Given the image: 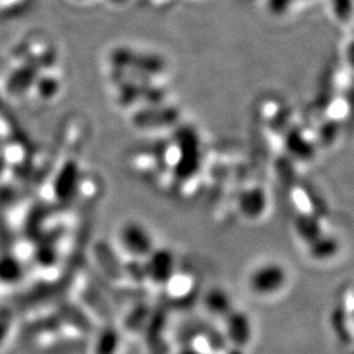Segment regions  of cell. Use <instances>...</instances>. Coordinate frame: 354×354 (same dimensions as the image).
Masks as SVG:
<instances>
[{
    "label": "cell",
    "mask_w": 354,
    "mask_h": 354,
    "mask_svg": "<svg viewBox=\"0 0 354 354\" xmlns=\"http://www.w3.org/2000/svg\"><path fill=\"white\" fill-rule=\"evenodd\" d=\"M289 283L290 272L288 266L277 260H266L256 264L245 279L248 292L263 299L279 297Z\"/></svg>",
    "instance_id": "1"
},
{
    "label": "cell",
    "mask_w": 354,
    "mask_h": 354,
    "mask_svg": "<svg viewBox=\"0 0 354 354\" xmlns=\"http://www.w3.org/2000/svg\"><path fill=\"white\" fill-rule=\"evenodd\" d=\"M117 241L124 252L143 261L158 247L151 230L140 221H127L117 232Z\"/></svg>",
    "instance_id": "2"
},
{
    "label": "cell",
    "mask_w": 354,
    "mask_h": 354,
    "mask_svg": "<svg viewBox=\"0 0 354 354\" xmlns=\"http://www.w3.org/2000/svg\"><path fill=\"white\" fill-rule=\"evenodd\" d=\"M143 274L153 286L165 288L176 279V253L167 247H156L143 261Z\"/></svg>",
    "instance_id": "3"
},
{
    "label": "cell",
    "mask_w": 354,
    "mask_h": 354,
    "mask_svg": "<svg viewBox=\"0 0 354 354\" xmlns=\"http://www.w3.org/2000/svg\"><path fill=\"white\" fill-rule=\"evenodd\" d=\"M222 322L228 344L238 349H244L252 342L254 328L252 317L247 311L235 307Z\"/></svg>",
    "instance_id": "4"
},
{
    "label": "cell",
    "mask_w": 354,
    "mask_h": 354,
    "mask_svg": "<svg viewBox=\"0 0 354 354\" xmlns=\"http://www.w3.org/2000/svg\"><path fill=\"white\" fill-rule=\"evenodd\" d=\"M201 304L206 314L221 320H223L236 307L231 292L222 286L209 288L203 292Z\"/></svg>",
    "instance_id": "5"
},
{
    "label": "cell",
    "mask_w": 354,
    "mask_h": 354,
    "mask_svg": "<svg viewBox=\"0 0 354 354\" xmlns=\"http://www.w3.org/2000/svg\"><path fill=\"white\" fill-rule=\"evenodd\" d=\"M292 227L297 238L304 243V247H307L327 232L323 219L317 215L308 213L298 215L292 223Z\"/></svg>",
    "instance_id": "6"
},
{
    "label": "cell",
    "mask_w": 354,
    "mask_h": 354,
    "mask_svg": "<svg viewBox=\"0 0 354 354\" xmlns=\"http://www.w3.org/2000/svg\"><path fill=\"white\" fill-rule=\"evenodd\" d=\"M238 210L241 216L248 221H257L266 212V193L260 187H254L251 189L245 190L238 201Z\"/></svg>",
    "instance_id": "7"
},
{
    "label": "cell",
    "mask_w": 354,
    "mask_h": 354,
    "mask_svg": "<svg viewBox=\"0 0 354 354\" xmlns=\"http://www.w3.org/2000/svg\"><path fill=\"white\" fill-rule=\"evenodd\" d=\"M306 251L311 260L317 263H326L333 260L339 254L340 243L333 235L326 232L324 235L317 238V241L308 244L306 247Z\"/></svg>",
    "instance_id": "8"
},
{
    "label": "cell",
    "mask_w": 354,
    "mask_h": 354,
    "mask_svg": "<svg viewBox=\"0 0 354 354\" xmlns=\"http://www.w3.org/2000/svg\"><path fill=\"white\" fill-rule=\"evenodd\" d=\"M24 274L21 263L11 254L0 257V282L11 285L19 282Z\"/></svg>",
    "instance_id": "9"
},
{
    "label": "cell",
    "mask_w": 354,
    "mask_h": 354,
    "mask_svg": "<svg viewBox=\"0 0 354 354\" xmlns=\"http://www.w3.org/2000/svg\"><path fill=\"white\" fill-rule=\"evenodd\" d=\"M120 333L114 328H105L100 332L93 352L95 354H117L120 349Z\"/></svg>",
    "instance_id": "10"
},
{
    "label": "cell",
    "mask_w": 354,
    "mask_h": 354,
    "mask_svg": "<svg viewBox=\"0 0 354 354\" xmlns=\"http://www.w3.org/2000/svg\"><path fill=\"white\" fill-rule=\"evenodd\" d=\"M313 0H266L268 12L277 17H286L299 11L307 3Z\"/></svg>",
    "instance_id": "11"
},
{
    "label": "cell",
    "mask_w": 354,
    "mask_h": 354,
    "mask_svg": "<svg viewBox=\"0 0 354 354\" xmlns=\"http://www.w3.org/2000/svg\"><path fill=\"white\" fill-rule=\"evenodd\" d=\"M332 10L335 17L342 24H351L352 21V0H332Z\"/></svg>",
    "instance_id": "12"
},
{
    "label": "cell",
    "mask_w": 354,
    "mask_h": 354,
    "mask_svg": "<svg viewBox=\"0 0 354 354\" xmlns=\"http://www.w3.org/2000/svg\"><path fill=\"white\" fill-rule=\"evenodd\" d=\"M12 324V315L8 310L0 311V345L7 339Z\"/></svg>",
    "instance_id": "13"
},
{
    "label": "cell",
    "mask_w": 354,
    "mask_h": 354,
    "mask_svg": "<svg viewBox=\"0 0 354 354\" xmlns=\"http://www.w3.org/2000/svg\"><path fill=\"white\" fill-rule=\"evenodd\" d=\"M178 354H203L200 351H197V349H193V348H190V349H185V351H183V352H180Z\"/></svg>",
    "instance_id": "14"
}]
</instances>
